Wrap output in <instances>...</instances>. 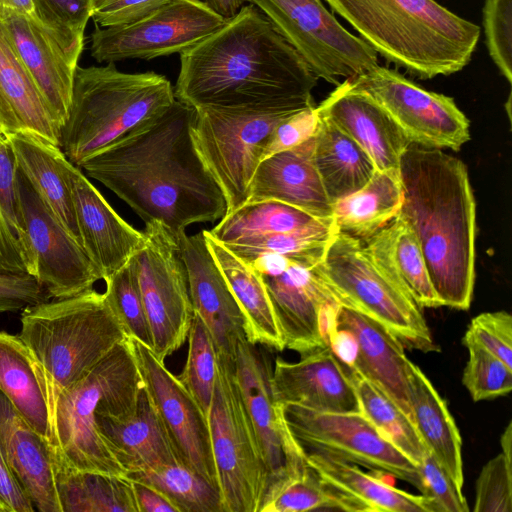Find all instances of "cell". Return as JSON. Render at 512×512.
Masks as SVG:
<instances>
[{"mask_svg": "<svg viewBox=\"0 0 512 512\" xmlns=\"http://www.w3.org/2000/svg\"><path fill=\"white\" fill-rule=\"evenodd\" d=\"M96 424L128 475L160 464L182 462L144 387L132 415L126 418L98 416Z\"/></svg>", "mask_w": 512, "mask_h": 512, "instance_id": "83f0119b", "label": "cell"}, {"mask_svg": "<svg viewBox=\"0 0 512 512\" xmlns=\"http://www.w3.org/2000/svg\"><path fill=\"white\" fill-rule=\"evenodd\" d=\"M287 426L302 450L317 451L403 480L420 492L418 465L390 443L361 413H325L281 405Z\"/></svg>", "mask_w": 512, "mask_h": 512, "instance_id": "4fadbf2b", "label": "cell"}, {"mask_svg": "<svg viewBox=\"0 0 512 512\" xmlns=\"http://www.w3.org/2000/svg\"><path fill=\"white\" fill-rule=\"evenodd\" d=\"M314 136L258 165L247 202L275 200L317 218L332 217L330 202L313 160Z\"/></svg>", "mask_w": 512, "mask_h": 512, "instance_id": "484cf974", "label": "cell"}, {"mask_svg": "<svg viewBox=\"0 0 512 512\" xmlns=\"http://www.w3.org/2000/svg\"><path fill=\"white\" fill-rule=\"evenodd\" d=\"M104 295L126 334L153 348L152 333L137 277L135 255L105 280Z\"/></svg>", "mask_w": 512, "mask_h": 512, "instance_id": "f6af8a7d", "label": "cell"}, {"mask_svg": "<svg viewBox=\"0 0 512 512\" xmlns=\"http://www.w3.org/2000/svg\"><path fill=\"white\" fill-rule=\"evenodd\" d=\"M306 511L369 512L360 500L323 480L308 464L301 473L270 487L259 509V512Z\"/></svg>", "mask_w": 512, "mask_h": 512, "instance_id": "ab89813d", "label": "cell"}, {"mask_svg": "<svg viewBox=\"0 0 512 512\" xmlns=\"http://www.w3.org/2000/svg\"><path fill=\"white\" fill-rule=\"evenodd\" d=\"M17 189L39 284L55 299L92 289L101 273L18 169Z\"/></svg>", "mask_w": 512, "mask_h": 512, "instance_id": "e0dca14e", "label": "cell"}, {"mask_svg": "<svg viewBox=\"0 0 512 512\" xmlns=\"http://www.w3.org/2000/svg\"><path fill=\"white\" fill-rule=\"evenodd\" d=\"M0 24L61 129L67 118L75 71L83 49L66 44L36 15L1 8Z\"/></svg>", "mask_w": 512, "mask_h": 512, "instance_id": "d6986e66", "label": "cell"}, {"mask_svg": "<svg viewBox=\"0 0 512 512\" xmlns=\"http://www.w3.org/2000/svg\"><path fill=\"white\" fill-rule=\"evenodd\" d=\"M70 180L81 246L105 281L144 247L145 234L116 213L79 167L71 166Z\"/></svg>", "mask_w": 512, "mask_h": 512, "instance_id": "7402d4cb", "label": "cell"}, {"mask_svg": "<svg viewBox=\"0 0 512 512\" xmlns=\"http://www.w3.org/2000/svg\"><path fill=\"white\" fill-rule=\"evenodd\" d=\"M194 113L175 100L148 127L80 166L145 223H161L177 239L187 226L216 221L227 211L222 189L194 146Z\"/></svg>", "mask_w": 512, "mask_h": 512, "instance_id": "7a4b0ae2", "label": "cell"}, {"mask_svg": "<svg viewBox=\"0 0 512 512\" xmlns=\"http://www.w3.org/2000/svg\"><path fill=\"white\" fill-rule=\"evenodd\" d=\"M261 277L285 348L303 355L327 347L321 330V312L326 304L337 301L313 266L292 259L282 272Z\"/></svg>", "mask_w": 512, "mask_h": 512, "instance_id": "603a6c76", "label": "cell"}, {"mask_svg": "<svg viewBox=\"0 0 512 512\" xmlns=\"http://www.w3.org/2000/svg\"><path fill=\"white\" fill-rule=\"evenodd\" d=\"M314 134L313 160L333 204L361 189L376 167L370 156L326 116L320 115Z\"/></svg>", "mask_w": 512, "mask_h": 512, "instance_id": "d590c367", "label": "cell"}, {"mask_svg": "<svg viewBox=\"0 0 512 512\" xmlns=\"http://www.w3.org/2000/svg\"><path fill=\"white\" fill-rule=\"evenodd\" d=\"M483 26L489 55L501 74L511 83L512 0H485Z\"/></svg>", "mask_w": 512, "mask_h": 512, "instance_id": "f907efd6", "label": "cell"}, {"mask_svg": "<svg viewBox=\"0 0 512 512\" xmlns=\"http://www.w3.org/2000/svg\"><path fill=\"white\" fill-rule=\"evenodd\" d=\"M319 220L322 219L283 202H247L225 214L208 232L217 241L228 244L244 238L290 232Z\"/></svg>", "mask_w": 512, "mask_h": 512, "instance_id": "60d3db41", "label": "cell"}, {"mask_svg": "<svg viewBox=\"0 0 512 512\" xmlns=\"http://www.w3.org/2000/svg\"><path fill=\"white\" fill-rule=\"evenodd\" d=\"M234 368L266 464L267 491L304 470V451L287 426L282 406L274 398L272 369L256 344L246 338L238 342Z\"/></svg>", "mask_w": 512, "mask_h": 512, "instance_id": "ac0fdd59", "label": "cell"}, {"mask_svg": "<svg viewBox=\"0 0 512 512\" xmlns=\"http://www.w3.org/2000/svg\"><path fill=\"white\" fill-rule=\"evenodd\" d=\"M143 387L158 412L180 460L218 488L208 419L152 348L130 338ZM219 490V488H218Z\"/></svg>", "mask_w": 512, "mask_h": 512, "instance_id": "2e32d148", "label": "cell"}, {"mask_svg": "<svg viewBox=\"0 0 512 512\" xmlns=\"http://www.w3.org/2000/svg\"><path fill=\"white\" fill-rule=\"evenodd\" d=\"M0 126L60 147V129L0 24Z\"/></svg>", "mask_w": 512, "mask_h": 512, "instance_id": "f1b7e54d", "label": "cell"}, {"mask_svg": "<svg viewBox=\"0 0 512 512\" xmlns=\"http://www.w3.org/2000/svg\"><path fill=\"white\" fill-rule=\"evenodd\" d=\"M226 21L203 0H169L134 23L104 28L95 25L90 53L99 63L181 54Z\"/></svg>", "mask_w": 512, "mask_h": 512, "instance_id": "5bb4252c", "label": "cell"}, {"mask_svg": "<svg viewBox=\"0 0 512 512\" xmlns=\"http://www.w3.org/2000/svg\"><path fill=\"white\" fill-rule=\"evenodd\" d=\"M138 512H180L179 508L153 486L131 480Z\"/></svg>", "mask_w": 512, "mask_h": 512, "instance_id": "680465c9", "label": "cell"}, {"mask_svg": "<svg viewBox=\"0 0 512 512\" xmlns=\"http://www.w3.org/2000/svg\"><path fill=\"white\" fill-rule=\"evenodd\" d=\"M274 398L325 413L360 412L349 368L329 346L303 354L297 362L277 358L271 373Z\"/></svg>", "mask_w": 512, "mask_h": 512, "instance_id": "44dd1931", "label": "cell"}, {"mask_svg": "<svg viewBox=\"0 0 512 512\" xmlns=\"http://www.w3.org/2000/svg\"><path fill=\"white\" fill-rule=\"evenodd\" d=\"M336 232L333 218H328L290 232L244 238L224 245L246 263L259 255L275 253L314 266Z\"/></svg>", "mask_w": 512, "mask_h": 512, "instance_id": "7bdbcfd3", "label": "cell"}, {"mask_svg": "<svg viewBox=\"0 0 512 512\" xmlns=\"http://www.w3.org/2000/svg\"><path fill=\"white\" fill-rule=\"evenodd\" d=\"M388 63L420 79L471 60L480 27L435 0H325Z\"/></svg>", "mask_w": 512, "mask_h": 512, "instance_id": "277c9868", "label": "cell"}, {"mask_svg": "<svg viewBox=\"0 0 512 512\" xmlns=\"http://www.w3.org/2000/svg\"><path fill=\"white\" fill-rule=\"evenodd\" d=\"M313 269L341 306L377 321L404 348L439 351L421 308L376 263L362 241L336 232Z\"/></svg>", "mask_w": 512, "mask_h": 512, "instance_id": "ba28073f", "label": "cell"}, {"mask_svg": "<svg viewBox=\"0 0 512 512\" xmlns=\"http://www.w3.org/2000/svg\"><path fill=\"white\" fill-rule=\"evenodd\" d=\"M306 463L326 482L360 500L369 512H435L424 495L400 490L358 465L317 451L303 450Z\"/></svg>", "mask_w": 512, "mask_h": 512, "instance_id": "836d02e7", "label": "cell"}, {"mask_svg": "<svg viewBox=\"0 0 512 512\" xmlns=\"http://www.w3.org/2000/svg\"><path fill=\"white\" fill-rule=\"evenodd\" d=\"M142 379L129 337L58 397L51 416L55 471L99 472L127 478L100 434L96 418H126L136 410Z\"/></svg>", "mask_w": 512, "mask_h": 512, "instance_id": "8992f818", "label": "cell"}, {"mask_svg": "<svg viewBox=\"0 0 512 512\" xmlns=\"http://www.w3.org/2000/svg\"><path fill=\"white\" fill-rule=\"evenodd\" d=\"M0 132H5V131L2 129V127H1V126H0Z\"/></svg>", "mask_w": 512, "mask_h": 512, "instance_id": "e7e4bbea", "label": "cell"}, {"mask_svg": "<svg viewBox=\"0 0 512 512\" xmlns=\"http://www.w3.org/2000/svg\"><path fill=\"white\" fill-rule=\"evenodd\" d=\"M35 507L13 472L0 440V512H34Z\"/></svg>", "mask_w": 512, "mask_h": 512, "instance_id": "6f0895ef", "label": "cell"}, {"mask_svg": "<svg viewBox=\"0 0 512 512\" xmlns=\"http://www.w3.org/2000/svg\"><path fill=\"white\" fill-rule=\"evenodd\" d=\"M207 418L223 512H259L267 488L266 464L234 360L219 355Z\"/></svg>", "mask_w": 512, "mask_h": 512, "instance_id": "9c48e42d", "label": "cell"}, {"mask_svg": "<svg viewBox=\"0 0 512 512\" xmlns=\"http://www.w3.org/2000/svg\"><path fill=\"white\" fill-rule=\"evenodd\" d=\"M301 110L195 109L191 124L194 146L222 189L227 213L248 198L253 176L277 125Z\"/></svg>", "mask_w": 512, "mask_h": 512, "instance_id": "30bf717a", "label": "cell"}, {"mask_svg": "<svg viewBox=\"0 0 512 512\" xmlns=\"http://www.w3.org/2000/svg\"><path fill=\"white\" fill-rule=\"evenodd\" d=\"M0 271L36 274L20 206L17 167L5 132H0Z\"/></svg>", "mask_w": 512, "mask_h": 512, "instance_id": "74e56055", "label": "cell"}, {"mask_svg": "<svg viewBox=\"0 0 512 512\" xmlns=\"http://www.w3.org/2000/svg\"><path fill=\"white\" fill-rule=\"evenodd\" d=\"M473 511H512V456L501 452L483 466L476 482Z\"/></svg>", "mask_w": 512, "mask_h": 512, "instance_id": "681fc988", "label": "cell"}, {"mask_svg": "<svg viewBox=\"0 0 512 512\" xmlns=\"http://www.w3.org/2000/svg\"><path fill=\"white\" fill-rule=\"evenodd\" d=\"M216 13L228 20L235 16L245 0H203Z\"/></svg>", "mask_w": 512, "mask_h": 512, "instance_id": "91938a15", "label": "cell"}, {"mask_svg": "<svg viewBox=\"0 0 512 512\" xmlns=\"http://www.w3.org/2000/svg\"><path fill=\"white\" fill-rule=\"evenodd\" d=\"M175 100L170 81L155 72L126 73L114 63L78 66L60 148L80 168L90 157L148 127Z\"/></svg>", "mask_w": 512, "mask_h": 512, "instance_id": "5b68a950", "label": "cell"}, {"mask_svg": "<svg viewBox=\"0 0 512 512\" xmlns=\"http://www.w3.org/2000/svg\"><path fill=\"white\" fill-rule=\"evenodd\" d=\"M421 494L429 498L435 512H468L467 501L448 473L427 450L418 464Z\"/></svg>", "mask_w": 512, "mask_h": 512, "instance_id": "816d5d0a", "label": "cell"}, {"mask_svg": "<svg viewBox=\"0 0 512 512\" xmlns=\"http://www.w3.org/2000/svg\"><path fill=\"white\" fill-rule=\"evenodd\" d=\"M300 53L314 74L339 85L378 65L377 52L345 29L321 0H248Z\"/></svg>", "mask_w": 512, "mask_h": 512, "instance_id": "8fae6325", "label": "cell"}, {"mask_svg": "<svg viewBox=\"0 0 512 512\" xmlns=\"http://www.w3.org/2000/svg\"><path fill=\"white\" fill-rule=\"evenodd\" d=\"M335 328L348 331L355 340V356L348 368L381 389L413 423L410 360L401 342L377 321L344 306L337 310Z\"/></svg>", "mask_w": 512, "mask_h": 512, "instance_id": "d4e9b609", "label": "cell"}, {"mask_svg": "<svg viewBox=\"0 0 512 512\" xmlns=\"http://www.w3.org/2000/svg\"><path fill=\"white\" fill-rule=\"evenodd\" d=\"M349 79L381 105L410 144L458 151L470 139V122L449 96L379 65Z\"/></svg>", "mask_w": 512, "mask_h": 512, "instance_id": "9a60e30c", "label": "cell"}, {"mask_svg": "<svg viewBox=\"0 0 512 512\" xmlns=\"http://www.w3.org/2000/svg\"><path fill=\"white\" fill-rule=\"evenodd\" d=\"M7 8L19 13L35 15L32 0H0V9Z\"/></svg>", "mask_w": 512, "mask_h": 512, "instance_id": "94428289", "label": "cell"}, {"mask_svg": "<svg viewBox=\"0 0 512 512\" xmlns=\"http://www.w3.org/2000/svg\"><path fill=\"white\" fill-rule=\"evenodd\" d=\"M399 172L404 195L399 215L417 238L442 306L469 309L476 204L466 165L441 149L410 144Z\"/></svg>", "mask_w": 512, "mask_h": 512, "instance_id": "3957f363", "label": "cell"}, {"mask_svg": "<svg viewBox=\"0 0 512 512\" xmlns=\"http://www.w3.org/2000/svg\"><path fill=\"white\" fill-rule=\"evenodd\" d=\"M502 452L508 456H512V423L509 422L501 436Z\"/></svg>", "mask_w": 512, "mask_h": 512, "instance_id": "6125c7cd", "label": "cell"}, {"mask_svg": "<svg viewBox=\"0 0 512 512\" xmlns=\"http://www.w3.org/2000/svg\"><path fill=\"white\" fill-rule=\"evenodd\" d=\"M169 0H93L92 16L99 27H116L134 23Z\"/></svg>", "mask_w": 512, "mask_h": 512, "instance_id": "9f6ffc18", "label": "cell"}, {"mask_svg": "<svg viewBox=\"0 0 512 512\" xmlns=\"http://www.w3.org/2000/svg\"><path fill=\"white\" fill-rule=\"evenodd\" d=\"M27 347L52 416L59 395L128 338L104 293L46 300L22 309Z\"/></svg>", "mask_w": 512, "mask_h": 512, "instance_id": "52a82bcc", "label": "cell"}, {"mask_svg": "<svg viewBox=\"0 0 512 512\" xmlns=\"http://www.w3.org/2000/svg\"><path fill=\"white\" fill-rule=\"evenodd\" d=\"M413 423L424 445L462 490L464 484L462 439L446 401L424 372L409 362Z\"/></svg>", "mask_w": 512, "mask_h": 512, "instance_id": "4dcf8cb0", "label": "cell"}, {"mask_svg": "<svg viewBox=\"0 0 512 512\" xmlns=\"http://www.w3.org/2000/svg\"><path fill=\"white\" fill-rule=\"evenodd\" d=\"M189 283L193 312L204 323L217 355L234 360L237 344L246 337L240 307L211 253L203 231L178 238Z\"/></svg>", "mask_w": 512, "mask_h": 512, "instance_id": "ffe728a7", "label": "cell"}, {"mask_svg": "<svg viewBox=\"0 0 512 512\" xmlns=\"http://www.w3.org/2000/svg\"><path fill=\"white\" fill-rule=\"evenodd\" d=\"M320 117L317 106H312L289 116L280 122L271 134L262 156V160L295 148L314 136Z\"/></svg>", "mask_w": 512, "mask_h": 512, "instance_id": "db71d44e", "label": "cell"}, {"mask_svg": "<svg viewBox=\"0 0 512 512\" xmlns=\"http://www.w3.org/2000/svg\"><path fill=\"white\" fill-rule=\"evenodd\" d=\"M349 376L360 412L390 443L418 465L428 449L412 421L376 385L351 369Z\"/></svg>", "mask_w": 512, "mask_h": 512, "instance_id": "b9f144b4", "label": "cell"}, {"mask_svg": "<svg viewBox=\"0 0 512 512\" xmlns=\"http://www.w3.org/2000/svg\"><path fill=\"white\" fill-rule=\"evenodd\" d=\"M127 478L158 489L180 512H223L218 488L180 461L130 473Z\"/></svg>", "mask_w": 512, "mask_h": 512, "instance_id": "ee69618b", "label": "cell"}, {"mask_svg": "<svg viewBox=\"0 0 512 512\" xmlns=\"http://www.w3.org/2000/svg\"><path fill=\"white\" fill-rule=\"evenodd\" d=\"M399 170H375L361 189L332 204L337 232L365 242L393 218L403 203Z\"/></svg>", "mask_w": 512, "mask_h": 512, "instance_id": "e575fe53", "label": "cell"}, {"mask_svg": "<svg viewBox=\"0 0 512 512\" xmlns=\"http://www.w3.org/2000/svg\"><path fill=\"white\" fill-rule=\"evenodd\" d=\"M468 349L462 383L477 402L507 395L512 389V368L475 341L463 338Z\"/></svg>", "mask_w": 512, "mask_h": 512, "instance_id": "7dc6e473", "label": "cell"}, {"mask_svg": "<svg viewBox=\"0 0 512 512\" xmlns=\"http://www.w3.org/2000/svg\"><path fill=\"white\" fill-rule=\"evenodd\" d=\"M144 247L135 255L153 351L161 360L188 338L193 318L188 275L178 239L158 222L145 223Z\"/></svg>", "mask_w": 512, "mask_h": 512, "instance_id": "7c38bea8", "label": "cell"}, {"mask_svg": "<svg viewBox=\"0 0 512 512\" xmlns=\"http://www.w3.org/2000/svg\"><path fill=\"white\" fill-rule=\"evenodd\" d=\"M36 17L66 44L83 49L93 0H32Z\"/></svg>", "mask_w": 512, "mask_h": 512, "instance_id": "c3c4849f", "label": "cell"}, {"mask_svg": "<svg viewBox=\"0 0 512 512\" xmlns=\"http://www.w3.org/2000/svg\"><path fill=\"white\" fill-rule=\"evenodd\" d=\"M48 299L34 276L0 271V312H15Z\"/></svg>", "mask_w": 512, "mask_h": 512, "instance_id": "11a10c76", "label": "cell"}, {"mask_svg": "<svg viewBox=\"0 0 512 512\" xmlns=\"http://www.w3.org/2000/svg\"><path fill=\"white\" fill-rule=\"evenodd\" d=\"M0 440L8 462L35 510L62 512L50 445L0 391Z\"/></svg>", "mask_w": 512, "mask_h": 512, "instance_id": "4316f807", "label": "cell"}, {"mask_svg": "<svg viewBox=\"0 0 512 512\" xmlns=\"http://www.w3.org/2000/svg\"><path fill=\"white\" fill-rule=\"evenodd\" d=\"M318 77L252 4L180 54L175 99L198 108L293 109L315 106Z\"/></svg>", "mask_w": 512, "mask_h": 512, "instance_id": "6da1fadb", "label": "cell"}, {"mask_svg": "<svg viewBox=\"0 0 512 512\" xmlns=\"http://www.w3.org/2000/svg\"><path fill=\"white\" fill-rule=\"evenodd\" d=\"M0 391L52 451L50 410L32 357L18 335L5 331H0Z\"/></svg>", "mask_w": 512, "mask_h": 512, "instance_id": "8d00e7d4", "label": "cell"}, {"mask_svg": "<svg viewBox=\"0 0 512 512\" xmlns=\"http://www.w3.org/2000/svg\"><path fill=\"white\" fill-rule=\"evenodd\" d=\"M363 243L376 263L421 309L442 306L417 238L399 214Z\"/></svg>", "mask_w": 512, "mask_h": 512, "instance_id": "d6a6232c", "label": "cell"}, {"mask_svg": "<svg viewBox=\"0 0 512 512\" xmlns=\"http://www.w3.org/2000/svg\"><path fill=\"white\" fill-rule=\"evenodd\" d=\"M506 108H507V112H508V117L509 119H511V113H510V106H511V95H509L508 97V100H507V103H506Z\"/></svg>", "mask_w": 512, "mask_h": 512, "instance_id": "be15d7a7", "label": "cell"}, {"mask_svg": "<svg viewBox=\"0 0 512 512\" xmlns=\"http://www.w3.org/2000/svg\"><path fill=\"white\" fill-rule=\"evenodd\" d=\"M208 247L222 271L246 324L247 340L277 351L285 349L277 317L260 274L224 244L203 230Z\"/></svg>", "mask_w": 512, "mask_h": 512, "instance_id": "1f68e13d", "label": "cell"}, {"mask_svg": "<svg viewBox=\"0 0 512 512\" xmlns=\"http://www.w3.org/2000/svg\"><path fill=\"white\" fill-rule=\"evenodd\" d=\"M188 342V354L179 379L208 417L215 386L217 353L209 331L196 314H193Z\"/></svg>", "mask_w": 512, "mask_h": 512, "instance_id": "bcb514c9", "label": "cell"}, {"mask_svg": "<svg viewBox=\"0 0 512 512\" xmlns=\"http://www.w3.org/2000/svg\"><path fill=\"white\" fill-rule=\"evenodd\" d=\"M6 134L17 169L81 245L71 191L73 164L59 146L24 134Z\"/></svg>", "mask_w": 512, "mask_h": 512, "instance_id": "f546056e", "label": "cell"}, {"mask_svg": "<svg viewBox=\"0 0 512 512\" xmlns=\"http://www.w3.org/2000/svg\"><path fill=\"white\" fill-rule=\"evenodd\" d=\"M62 512H138L131 480L88 471H55Z\"/></svg>", "mask_w": 512, "mask_h": 512, "instance_id": "f35d334b", "label": "cell"}, {"mask_svg": "<svg viewBox=\"0 0 512 512\" xmlns=\"http://www.w3.org/2000/svg\"><path fill=\"white\" fill-rule=\"evenodd\" d=\"M317 109L365 150L377 170H399L410 142L381 105L349 78Z\"/></svg>", "mask_w": 512, "mask_h": 512, "instance_id": "cb8c5ba5", "label": "cell"}, {"mask_svg": "<svg viewBox=\"0 0 512 512\" xmlns=\"http://www.w3.org/2000/svg\"><path fill=\"white\" fill-rule=\"evenodd\" d=\"M463 338H468L512 368V316L506 311L475 316Z\"/></svg>", "mask_w": 512, "mask_h": 512, "instance_id": "f5cc1de1", "label": "cell"}]
</instances>
